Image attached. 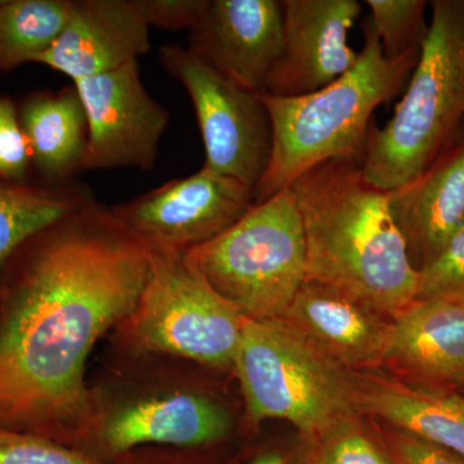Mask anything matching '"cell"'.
Listing matches in <instances>:
<instances>
[{"mask_svg": "<svg viewBox=\"0 0 464 464\" xmlns=\"http://www.w3.org/2000/svg\"><path fill=\"white\" fill-rule=\"evenodd\" d=\"M149 266L145 244L93 195L17 248L0 270V429L83 444L88 357L133 313Z\"/></svg>", "mask_w": 464, "mask_h": 464, "instance_id": "cell-1", "label": "cell"}, {"mask_svg": "<svg viewBox=\"0 0 464 464\" xmlns=\"http://www.w3.org/2000/svg\"><path fill=\"white\" fill-rule=\"evenodd\" d=\"M306 280L331 285L393 319L417 299L420 273L390 209L389 191L366 181L362 159H332L298 177Z\"/></svg>", "mask_w": 464, "mask_h": 464, "instance_id": "cell-2", "label": "cell"}, {"mask_svg": "<svg viewBox=\"0 0 464 464\" xmlns=\"http://www.w3.org/2000/svg\"><path fill=\"white\" fill-rule=\"evenodd\" d=\"M420 50L391 60L368 18L357 63L337 81L306 96L262 93L273 125L270 163L253 192L255 204L289 188L332 159H362L373 112L405 91Z\"/></svg>", "mask_w": 464, "mask_h": 464, "instance_id": "cell-3", "label": "cell"}, {"mask_svg": "<svg viewBox=\"0 0 464 464\" xmlns=\"http://www.w3.org/2000/svg\"><path fill=\"white\" fill-rule=\"evenodd\" d=\"M404 96L383 128L372 123L362 159L366 181L392 191L422 173L462 130L464 0H435Z\"/></svg>", "mask_w": 464, "mask_h": 464, "instance_id": "cell-4", "label": "cell"}, {"mask_svg": "<svg viewBox=\"0 0 464 464\" xmlns=\"http://www.w3.org/2000/svg\"><path fill=\"white\" fill-rule=\"evenodd\" d=\"M185 257L246 319H282L306 280V240L292 192L286 188L255 204Z\"/></svg>", "mask_w": 464, "mask_h": 464, "instance_id": "cell-5", "label": "cell"}, {"mask_svg": "<svg viewBox=\"0 0 464 464\" xmlns=\"http://www.w3.org/2000/svg\"><path fill=\"white\" fill-rule=\"evenodd\" d=\"M234 373L255 424L286 420L304 439L341 418L362 414L355 373L326 359L280 319H246Z\"/></svg>", "mask_w": 464, "mask_h": 464, "instance_id": "cell-6", "label": "cell"}, {"mask_svg": "<svg viewBox=\"0 0 464 464\" xmlns=\"http://www.w3.org/2000/svg\"><path fill=\"white\" fill-rule=\"evenodd\" d=\"M149 275L121 326L141 353H161L234 372L246 317L210 288L185 253L151 248Z\"/></svg>", "mask_w": 464, "mask_h": 464, "instance_id": "cell-7", "label": "cell"}, {"mask_svg": "<svg viewBox=\"0 0 464 464\" xmlns=\"http://www.w3.org/2000/svg\"><path fill=\"white\" fill-rule=\"evenodd\" d=\"M159 58L190 97L206 151L203 167L255 192L273 151V125L262 93L232 83L181 45H161Z\"/></svg>", "mask_w": 464, "mask_h": 464, "instance_id": "cell-8", "label": "cell"}, {"mask_svg": "<svg viewBox=\"0 0 464 464\" xmlns=\"http://www.w3.org/2000/svg\"><path fill=\"white\" fill-rule=\"evenodd\" d=\"M231 411L195 391L148 393L114 406L96 408L79 453L102 464H118L143 448L212 449L230 438Z\"/></svg>", "mask_w": 464, "mask_h": 464, "instance_id": "cell-9", "label": "cell"}, {"mask_svg": "<svg viewBox=\"0 0 464 464\" xmlns=\"http://www.w3.org/2000/svg\"><path fill=\"white\" fill-rule=\"evenodd\" d=\"M253 206V190L203 167L111 210L146 246L185 253L215 239Z\"/></svg>", "mask_w": 464, "mask_h": 464, "instance_id": "cell-10", "label": "cell"}, {"mask_svg": "<svg viewBox=\"0 0 464 464\" xmlns=\"http://www.w3.org/2000/svg\"><path fill=\"white\" fill-rule=\"evenodd\" d=\"M72 84L87 115L84 170L152 169L169 111L146 91L139 61Z\"/></svg>", "mask_w": 464, "mask_h": 464, "instance_id": "cell-11", "label": "cell"}, {"mask_svg": "<svg viewBox=\"0 0 464 464\" xmlns=\"http://www.w3.org/2000/svg\"><path fill=\"white\" fill-rule=\"evenodd\" d=\"M283 50L265 84L274 97L306 96L337 81L357 63L348 33L357 0H283Z\"/></svg>", "mask_w": 464, "mask_h": 464, "instance_id": "cell-12", "label": "cell"}, {"mask_svg": "<svg viewBox=\"0 0 464 464\" xmlns=\"http://www.w3.org/2000/svg\"><path fill=\"white\" fill-rule=\"evenodd\" d=\"M188 50L232 83L264 93L283 50L279 0H208L191 27Z\"/></svg>", "mask_w": 464, "mask_h": 464, "instance_id": "cell-13", "label": "cell"}, {"mask_svg": "<svg viewBox=\"0 0 464 464\" xmlns=\"http://www.w3.org/2000/svg\"><path fill=\"white\" fill-rule=\"evenodd\" d=\"M280 320L348 372L383 364L391 319L331 285L304 280Z\"/></svg>", "mask_w": 464, "mask_h": 464, "instance_id": "cell-14", "label": "cell"}, {"mask_svg": "<svg viewBox=\"0 0 464 464\" xmlns=\"http://www.w3.org/2000/svg\"><path fill=\"white\" fill-rule=\"evenodd\" d=\"M149 29L134 0H72L65 27L36 63L76 83L139 61L151 47Z\"/></svg>", "mask_w": 464, "mask_h": 464, "instance_id": "cell-15", "label": "cell"}, {"mask_svg": "<svg viewBox=\"0 0 464 464\" xmlns=\"http://www.w3.org/2000/svg\"><path fill=\"white\" fill-rule=\"evenodd\" d=\"M390 209L418 271L464 227V132L411 181L389 191Z\"/></svg>", "mask_w": 464, "mask_h": 464, "instance_id": "cell-16", "label": "cell"}, {"mask_svg": "<svg viewBox=\"0 0 464 464\" xmlns=\"http://www.w3.org/2000/svg\"><path fill=\"white\" fill-rule=\"evenodd\" d=\"M405 380L464 386V304L415 299L391 319L383 364Z\"/></svg>", "mask_w": 464, "mask_h": 464, "instance_id": "cell-17", "label": "cell"}, {"mask_svg": "<svg viewBox=\"0 0 464 464\" xmlns=\"http://www.w3.org/2000/svg\"><path fill=\"white\" fill-rule=\"evenodd\" d=\"M360 413L464 458V395L377 371L355 373Z\"/></svg>", "mask_w": 464, "mask_h": 464, "instance_id": "cell-18", "label": "cell"}, {"mask_svg": "<svg viewBox=\"0 0 464 464\" xmlns=\"http://www.w3.org/2000/svg\"><path fill=\"white\" fill-rule=\"evenodd\" d=\"M18 116L32 164L45 185H70L76 174L84 172L87 115L74 84L33 94L24 101Z\"/></svg>", "mask_w": 464, "mask_h": 464, "instance_id": "cell-19", "label": "cell"}, {"mask_svg": "<svg viewBox=\"0 0 464 464\" xmlns=\"http://www.w3.org/2000/svg\"><path fill=\"white\" fill-rule=\"evenodd\" d=\"M92 192L83 186H34L0 179V270L26 240L72 212Z\"/></svg>", "mask_w": 464, "mask_h": 464, "instance_id": "cell-20", "label": "cell"}, {"mask_svg": "<svg viewBox=\"0 0 464 464\" xmlns=\"http://www.w3.org/2000/svg\"><path fill=\"white\" fill-rule=\"evenodd\" d=\"M72 8V0L0 2V75L50 50Z\"/></svg>", "mask_w": 464, "mask_h": 464, "instance_id": "cell-21", "label": "cell"}, {"mask_svg": "<svg viewBox=\"0 0 464 464\" xmlns=\"http://www.w3.org/2000/svg\"><path fill=\"white\" fill-rule=\"evenodd\" d=\"M365 418L364 414L348 415L302 439L297 464H395L386 441Z\"/></svg>", "mask_w": 464, "mask_h": 464, "instance_id": "cell-22", "label": "cell"}, {"mask_svg": "<svg viewBox=\"0 0 464 464\" xmlns=\"http://www.w3.org/2000/svg\"><path fill=\"white\" fill-rule=\"evenodd\" d=\"M371 9L369 23L373 26L384 57L395 60L420 50L429 25L424 0H366Z\"/></svg>", "mask_w": 464, "mask_h": 464, "instance_id": "cell-23", "label": "cell"}, {"mask_svg": "<svg viewBox=\"0 0 464 464\" xmlns=\"http://www.w3.org/2000/svg\"><path fill=\"white\" fill-rule=\"evenodd\" d=\"M418 273L417 299H447L464 304V227L431 264Z\"/></svg>", "mask_w": 464, "mask_h": 464, "instance_id": "cell-24", "label": "cell"}, {"mask_svg": "<svg viewBox=\"0 0 464 464\" xmlns=\"http://www.w3.org/2000/svg\"><path fill=\"white\" fill-rule=\"evenodd\" d=\"M0 464H102L32 433L0 429Z\"/></svg>", "mask_w": 464, "mask_h": 464, "instance_id": "cell-25", "label": "cell"}, {"mask_svg": "<svg viewBox=\"0 0 464 464\" xmlns=\"http://www.w3.org/2000/svg\"><path fill=\"white\" fill-rule=\"evenodd\" d=\"M32 157L14 101L0 97V179L27 183Z\"/></svg>", "mask_w": 464, "mask_h": 464, "instance_id": "cell-26", "label": "cell"}, {"mask_svg": "<svg viewBox=\"0 0 464 464\" xmlns=\"http://www.w3.org/2000/svg\"><path fill=\"white\" fill-rule=\"evenodd\" d=\"M134 5L149 27L179 32L197 24L208 0H134Z\"/></svg>", "mask_w": 464, "mask_h": 464, "instance_id": "cell-27", "label": "cell"}, {"mask_svg": "<svg viewBox=\"0 0 464 464\" xmlns=\"http://www.w3.org/2000/svg\"><path fill=\"white\" fill-rule=\"evenodd\" d=\"M384 441L395 464H464V458L453 451L424 441L413 435L391 427Z\"/></svg>", "mask_w": 464, "mask_h": 464, "instance_id": "cell-28", "label": "cell"}, {"mask_svg": "<svg viewBox=\"0 0 464 464\" xmlns=\"http://www.w3.org/2000/svg\"><path fill=\"white\" fill-rule=\"evenodd\" d=\"M206 449L143 448L128 454L118 464H204Z\"/></svg>", "mask_w": 464, "mask_h": 464, "instance_id": "cell-29", "label": "cell"}, {"mask_svg": "<svg viewBox=\"0 0 464 464\" xmlns=\"http://www.w3.org/2000/svg\"><path fill=\"white\" fill-rule=\"evenodd\" d=\"M249 464H297V460L277 450H266L253 458Z\"/></svg>", "mask_w": 464, "mask_h": 464, "instance_id": "cell-30", "label": "cell"}, {"mask_svg": "<svg viewBox=\"0 0 464 464\" xmlns=\"http://www.w3.org/2000/svg\"><path fill=\"white\" fill-rule=\"evenodd\" d=\"M462 130H463V132H464V121H463V125H462Z\"/></svg>", "mask_w": 464, "mask_h": 464, "instance_id": "cell-31", "label": "cell"}]
</instances>
